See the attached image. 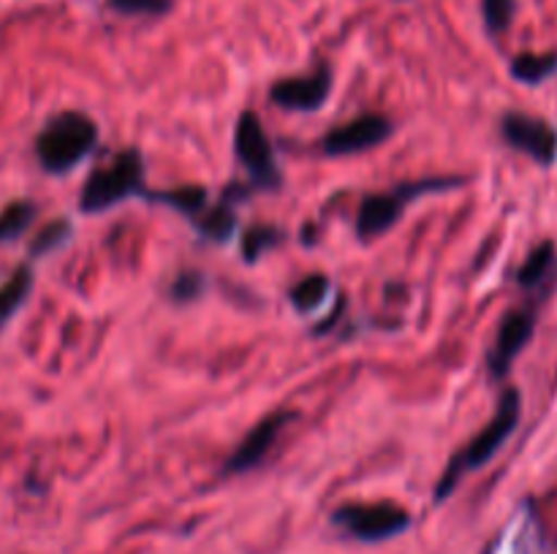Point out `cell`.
<instances>
[{
  "label": "cell",
  "instance_id": "277c9868",
  "mask_svg": "<svg viewBox=\"0 0 557 554\" xmlns=\"http://www.w3.org/2000/svg\"><path fill=\"white\" fill-rule=\"evenodd\" d=\"M335 525L351 532L359 541H386L408 530L411 516L395 503H354L335 511Z\"/></svg>",
  "mask_w": 557,
  "mask_h": 554
},
{
  "label": "cell",
  "instance_id": "4fadbf2b",
  "mask_svg": "<svg viewBox=\"0 0 557 554\" xmlns=\"http://www.w3.org/2000/svg\"><path fill=\"white\" fill-rule=\"evenodd\" d=\"M196 226L212 242H228L234 237V231H237V215L226 204L212 206V210H205L196 217Z\"/></svg>",
  "mask_w": 557,
  "mask_h": 554
},
{
  "label": "cell",
  "instance_id": "7c38bea8",
  "mask_svg": "<svg viewBox=\"0 0 557 554\" xmlns=\"http://www.w3.org/2000/svg\"><path fill=\"white\" fill-rule=\"evenodd\" d=\"M30 291H33V269L27 264L16 266V269L11 272L9 280L0 286V329H3L16 313H20L22 304H25L27 297H30Z\"/></svg>",
  "mask_w": 557,
  "mask_h": 554
},
{
  "label": "cell",
  "instance_id": "8fae6325",
  "mask_svg": "<svg viewBox=\"0 0 557 554\" xmlns=\"http://www.w3.org/2000/svg\"><path fill=\"white\" fill-rule=\"evenodd\" d=\"M406 201H411L406 188H400L397 193H370L364 196L362 206L357 212V234L362 239H375L381 234L389 231L403 215V206Z\"/></svg>",
  "mask_w": 557,
  "mask_h": 554
},
{
  "label": "cell",
  "instance_id": "2e32d148",
  "mask_svg": "<svg viewBox=\"0 0 557 554\" xmlns=\"http://www.w3.org/2000/svg\"><path fill=\"white\" fill-rule=\"evenodd\" d=\"M150 196V199L163 201V204H172L174 210H180L183 215L188 217H199L201 212L207 210V190L199 188V185H188V188H177V190H166V193H141Z\"/></svg>",
  "mask_w": 557,
  "mask_h": 554
},
{
  "label": "cell",
  "instance_id": "603a6c76",
  "mask_svg": "<svg viewBox=\"0 0 557 554\" xmlns=\"http://www.w3.org/2000/svg\"><path fill=\"white\" fill-rule=\"evenodd\" d=\"M201 291H205V277H201L199 272H185V275H180L172 286V297L177 299V302H190V299L199 297Z\"/></svg>",
  "mask_w": 557,
  "mask_h": 554
},
{
  "label": "cell",
  "instance_id": "7a4b0ae2",
  "mask_svg": "<svg viewBox=\"0 0 557 554\" xmlns=\"http://www.w3.org/2000/svg\"><path fill=\"white\" fill-rule=\"evenodd\" d=\"M98 144V125L82 112H60L36 136V158L47 174H69Z\"/></svg>",
  "mask_w": 557,
  "mask_h": 554
},
{
  "label": "cell",
  "instance_id": "ac0fdd59",
  "mask_svg": "<svg viewBox=\"0 0 557 554\" xmlns=\"http://www.w3.org/2000/svg\"><path fill=\"white\" fill-rule=\"evenodd\" d=\"M71 231H74V228H71V223L65 221V217L47 223V226L36 234V239L30 242V255L33 259H41V255H49L52 250L63 248V244L71 239Z\"/></svg>",
  "mask_w": 557,
  "mask_h": 554
},
{
  "label": "cell",
  "instance_id": "8992f818",
  "mask_svg": "<svg viewBox=\"0 0 557 554\" xmlns=\"http://www.w3.org/2000/svg\"><path fill=\"white\" fill-rule=\"evenodd\" d=\"M504 139L509 141L515 150L525 152L533 161L542 163V166H553L557 158V130L549 123L539 117H528V114L511 112L506 114L504 123Z\"/></svg>",
  "mask_w": 557,
  "mask_h": 554
},
{
  "label": "cell",
  "instance_id": "9a60e30c",
  "mask_svg": "<svg viewBox=\"0 0 557 554\" xmlns=\"http://www.w3.org/2000/svg\"><path fill=\"white\" fill-rule=\"evenodd\" d=\"M557 71V52L553 54H520L511 63V76L525 85H539Z\"/></svg>",
  "mask_w": 557,
  "mask_h": 554
},
{
  "label": "cell",
  "instance_id": "6da1fadb",
  "mask_svg": "<svg viewBox=\"0 0 557 554\" xmlns=\"http://www.w3.org/2000/svg\"><path fill=\"white\" fill-rule=\"evenodd\" d=\"M520 413H522L520 391L506 389L504 396H500L498 413H495L493 421H490L487 427H484L482 432H479L476 438H473L471 443H468L466 449L449 462V467H446L444 478H441L438 489H435V500H438V503H444V500L455 492L457 483H460V478L466 476V473L487 465V462L498 454L500 445L511 438V432H515L517 424H520Z\"/></svg>",
  "mask_w": 557,
  "mask_h": 554
},
{
  "label": "cell",
  "instance_id": "e0dca14e",
  "mask_svg": "<svg viewBox=\"0 0 557 554\" xmlns=\"http://www.w3.org/2000/svg\"><path fill=\"white\" fill-rule=\"evenodd\" d=\"M326 293H330V280L324 275H310L292 288V304L302 313H310V310L321 307Z\"/></svg>",
  "mask_w": 557,
  "mask_h": 554
},
{
  "label": "cell",
  "instance_id": "44dd1931",
  "mask_svg": "<svg viewBox=\"0 0 557 554\" xmlns=\"http://www.w3.org/2000/svg\"><path fill=\"white\" fill-rule=\"evenodd\" d=\"M277 242H281V231H277V228H272V226L250 228V231L245 234V239H243L245 259L256 261L261 253H264L267 248H272V244H277Z\"/></svg>",
  "mask_w": 557,
  "mask_h": 554
},
{
  "label": "cell",
  "instance_id": "d6986e66",
  "mask_svg": "<svg viewBox=\"0 0 557 554\" xmlns=\"http://www.w3.org/2000/svg\"><path fill=\"white\" fill-rule=\"evenodd\" d=\"M555 261V244L553 242H544L539 244L536 250H533L531 255H528V261L522 264L520 275H517V280H520V286L531 288V286H539V282L547 277L549 266H553Z\"/></svg>",
  "mask_w": 557,
  "mask_h": 554
},
{
  "label": "cell",
  "instance_id": "9c48e42d",
  "mask_svg": "<svg viewBox=\"0 0 557 554\" xmlns=\"http://www.w3.org/2000/svg\"><path fill=\"white\" fill-rule=\"evenodd\" d=\"M294 418H297V413L294 411H277V413H270L267 418H261V421L256 424L248 435H245L243 443L232 451V456H228L226 465H223V476L245 473V470H250V467L259 465V462L270 454V449H272V443L277 440V435H281L283 429L294 421Z\"/></svg>",
  "mask_w": 557,
  "mask_h": 554
},
{
  "label": "cell",
  "instance_id": "5b68a950",
  "mask_svg": "<svg viewBox=\"0 0 557 554\" xmlns=\"http://www.w3.org/2000/svg\"><path fill=\"white\" fill-rule=\"evenodd\" d=\"M234 150H237V158L245 163L250 177L256 179V185H261L267 190H275L281 185V168H277L275 152H272V144L267 139L259 114L245 112L237 119Z\"/></svg>",
  "mask_w": 557,
  "mask_h": 554
},
{
  "label": "cell",
  "instance_id": "ffe728a7",
  "mask_svg": "<svg viewBox=\"0 0 557 554\" xmlns=\"http://www.w3.org/2000/svg\"><path fill=\"white\" fill-rule=\"evenodd\" d=\"M107 5L125 16H161L172 9V0H107Z\"/></svg>",
  "mask_w": 557,
  "mask_h": 554
},
{
  "label": "cell",
  "instance_id": "52a82bcc",
  "mask_svg": "<svg viewBox=\"0 0 557 554\" xmlns=\"http://www.w3.org/2000/svg\"><path fill=\"white\" fill-rule=\"evenodd\" d=\"M332 92V68L321 63L310 76H294L272 85L270 101L288 112H315L326 103Z\"/></svg>",
  "mask_w": 557,
  "mask_h": 554
},
{
  "label": "cell",
  "instance_id": "30bf717a",
  "mask_svg": "<svg viewBox=\"0 0 557 554\" xmlns=\"http://www.w3.org/2000/svg\"><path fill=\"white\" fill-rule=\"evenodd\" d=\"M533 326H536V320H533V313H528V310H517V313L506 315L504 324H500L498 329V337H495L493 351H490L487 356L490 373H493L495 378H504V375L509 373L517 353H520L522 348L528 345V340L533 337Z\"/></svg>",
  "mask_w": 557,
  "mask_h": 554
},
{
  "label": "cell",
  "instance_id": "7402d4cb",
  "mask_svg": "<svg viewBox=\"0 0 557 554\" xmlns=\"http://www.w3.org/2000/svg\"><path fill=\"white\" fill-rule=\"evenodd\" d=\"M482 11L490 33H504L511 25V20H515L517 0H484Z\"/></svg>",
  "mask_w": 557,
  "mask_h": 554
},
{
  "label": "cell",
  "instance_id": "3957f363",
  "mask_svg": "<svg viewBox=\"0 0 557 554\" xmlns=\"http://www.w3.org/2000/svg\"><path fill=\"white\" fill-rule=\"evenodd\" d=\"M145 161H141L139 150H123L114 158L109 166L96 168L87 177L85 188H82L79 206L82 212H96L109 210V206L120 204V201L131 199V196L145 193Z\"/></svg>",
  "mask_w": 557,
  "mask_h": 554
},
{
  "label": "cell",
  "instance_id": "5bb4252c",
  "mask_svg": "<svg viewBox=\"0 0 557 554\" xmlns=\"http://www.w3.org/2000/svg\"><path fill=\"white\" fill-rule=\"evenodd\" d=\"M33 217H36V204H33V201H11V204L0 212V244L20 239L22 234L30 228Z\"/></svg>",
  "mask_w": 557,
  "mask_h": 554
},
{
  "label": "cell",
  "instance_id": "ba28073f",
  "mask_svg": "<svg viewBox=\"0 0 557 554\" xmlns=\"http://www.w3.org/2000/svg\"><path fill=\"white\" fill-rule=\"evenodd\" d=\"M392 136V123L384 114H362L341 128L330 130L321 141L326 155H357V152L373 150L384 144Z\"/></svg>",
  "mask_w": 557,
  "mask_h": 554
}]
</instances>
